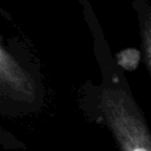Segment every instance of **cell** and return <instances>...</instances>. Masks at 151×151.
<instances>
[{
	"instance_id": "cell-4",
	"label": "cell",
	"mask_w": 151,
	"mask_h": 151,
	"mask_svg": "<svg viewBox=\"0 0 151 151\" xmlns=\"http://www.w3.org/2000/svg\"><path fill=\"white\" fill-rule=\"evenodd\" d=\"M117 58H118L119 65L123 68L129 70V71H132V70H134L137 67V65L139 63L140 53H139L138 50L129 48V50H124L120 53H118Z\"/></svg>"
},
{
	"instance_id": "cell-3",
	"label": "cell",
	"mask_w": 151,
	"mask_h": 151,
	"mask_svg": "<svg viewBox=\"0 0 151 151\" xmlns=\"http://www.w3.org/2000/svg\"><path fill=\"white\" fill-rule=\"evenodd\" d=\"M140 29H142V39H143L146 64L151 73V15L145 17L143 21H140Z\"/></svg>"
},
{
	"instance_id": "cell-1",
	"label": "cell",
	"mask_w": 151,
	"mask_h": 151,
	"mask_svg": "<svg viewBox=\"0 0 151 151\" xmlns=\"http://www.w3.org/2000/svg\"><path fill=\"white\" fill-rule=\"evenodd\" d=\"M99 105L122 151H151V132L125 90L104 87Z\"/></svg>"
},
{
	"instance_id": "cell-2",
	"label": "cell",
	"mask_w": 151,
	"mask_h": 151,
	"mask_svg": "<svg viewBox=\"0 0 151 151\" xmlns=\"http://www.w3.org/2000/svg\"><path fill=\"white\" fill-rule=\"evenodd\" d=\"M0 81L4 90H9L22 98L32 99L35 94L31 76L2 45L0 47Z\"/></svg>"
}]
</instances>
